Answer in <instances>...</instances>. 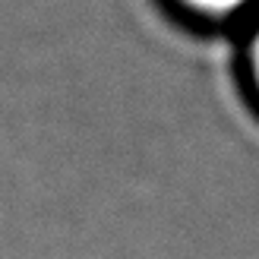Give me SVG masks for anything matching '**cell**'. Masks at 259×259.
Instances as JSON below:
<instances>
[{
    "mask_svg": "<svg viewBox=\"0 0 259 259\" xmlns=\"http://www.w3.org/2000/svg\"><path fill=\"white\" fill-rule=\"evenodd\" d=\"M240 73L247 85L250 101L259 108V7L256 13L243 22V48H240Z\"/></svg>",
    "mask_w": 259,
    "mask_h": 259,
    "instance_id": "cell-2",
    "label": "cell"
},
{
    "mask_svg": "<svg viewBox=\"0 0 259 259\" xmlns=\"http://www.w3.org/2000/svg\"><path fill=\"white\" fill-rule=\"evenodd\" d=\"M164 4L184 22L218 32L228 25H243L256 13L259 0H164Z\"/></svg>",
    "mask_w": 259,
    "mask_h": 259,
    "instance_id": "cell-1",
    "label": "cell"
}]
</instances>
